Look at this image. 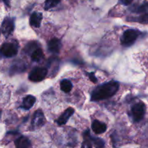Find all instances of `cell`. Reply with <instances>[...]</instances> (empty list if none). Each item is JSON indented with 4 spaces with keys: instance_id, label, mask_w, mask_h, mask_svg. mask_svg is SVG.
Returning <instances> with one entry per match:
<instances>
[{
    "instance_id": "5b68a950",
    "label": "cell",
    "mask_w": 148,
    "mask_h": 148,
    "mask_svg": "<svg viewBox=\"0 0 148 148\" xmlns=\"http://www.w3.org/2000/svg\"><path fill=\"white\" fill-rule=\"evenodd\" d=\"M48 74V69L46 67H36L30 72L29 79L32 82H38L43 80Z\"/></svg>"
},
{
    "instance_id": "ba28073f",
    "label": "cell",
    "mask_w": 148,
    "mask_h": 148,
    "mask_svg": "<svg viewBox=\"0 0 148 148\" xmlns=\"http://www.w3.org/2000/svg\"><path fill=\"white\" fill-rule=\"evenodd\" d=\"M84 138H88L91 141L92 144L95 146V148H104L105 147V142L103 140L98 137H92L90 135L89 130H87L83 134Z\"/></svg>"
},
{
    "instance_id": "9c48e42d",
    "label": "cell",
    "mask_w": 148,
    "mask_h": 148,
    "mask_svg": "<svg viewBox=\"0 0 148 148\" xmlns=\"http://www.w3.org/2000/svg\"><path fill=\"white\" fill-rule=\"evenodd\" d=\"M62 41L59 38H52L48 43V49L52 53H59L62 49Z\"/></svg>"
},
{
    "instance_id": "cb8c5ba5",
    "label": "cell",
    "mask_w": 148,
    "mask_h": 148,
    "mask_svg": "<svg viewBox=\"0 0 148 148\" xmlns=\"http://www.w3.org/2000/svg\"><path fill=\"white\" fill-rule=\"evenodd\" d=\"M120 2H121L123 5H130V4L132 2V0H120Z\"/></svg>"
},
{
    "instance_id": "d4e9b609",
    "label": "cell",
    "mask_w": 148,
    "mask_h": 148,
    "mask_svg": "<svg viewBox=\"0 0 148 148\" xmlns=\"http://www.w3.org/2000/svg\"><path fill=\"white\" fill-rule=\"evenodd\" d=\"M3 1L7 7H10V0H3Z\"/></svg>"
},
{
    "instance_id": "9a60e30c",
    "label": "cell",
    "mask_w": 148,
    "mask_h": 148,
    "mask_svg": "<svg viewBox=\"0 0 148 148\" xmlns=\"http://www.w3.org/2000/svg\"><path fill=\"white\" fill-rule=\"evenodd\" d=\"M43 57H44V54H43V50L39 47L33 51V53H31V59L35 62H40L43 59Z\"/></svg>"
},
{
    "instance_id": "8992f818",
    "label": "cell",
    "mask_w": 148,
    "mask_h": 148,
    "mask_svg": "<svg viewBox=\"0 0 148 148\" xmlns=\"http://www.w3.org/2000/svg\"><path fill=\"white\" fill-rule=\"evenodd\" d=\"M14 30V18L7 17L4 19L1 23V32L6 38L9 37Z\"/></svg>"
},
{
    "instance_id": "7a4b0ae2",
    "label": "cell",
    "mask_w": 148,
    "mask_h": 148,
    "mask_svg": "<svg viewBox=\"0 0 148 148\" xmlns=\"http://www.w3.org/2000/svg\"><path fill=\"white\" fill-rule=\"evenodd\" d=\"M146 112V106L143 102H139L134 104L131 108L130 116L134 122H139L145 116Z\"/></svg>"
},
{
    "instance_id": "484cf974",
    "label": "cell",
    "mask_w": 148,
    "mask_h": 148,
    "mask_svg": "<svg viewBox=\"0 0 148 148\" xmlns=\"http://www.w3.org/2000/svg\"><path fill=\"white\" fill-rule=\"evenodd\" d=\"M0 116H1V111H0Z\"/></svg>"
},
{
    "instance_id": "30bf717a",
    "label": "cell",
    "mask_w": 148,
    "mask_h": 148,
    "mask_svg": "<svg viewBox=\"0 0 148 148\" xmlns=\"http://www.w3.org/2000/svg\"><path fill=\"white\" fill-rule=\"evenodd\" d=\"M75 113V109L72 108H68L62 113V115L56 120V122L59 125H64V124H66L68 121V120L69 119L71 116H72V114Z\"/></svg>"
},
{
    "instance_id": "5bb4252c",
    "label": "cell",
    "mask_w": 148,
    "mask_h": 148,
    "mask_svg": "<svg viewBox=\"0 0 148 148\" xmlns=\"http://www.w3.org/2000/svg\"><path fill=\"white\" fill-rule=\"evenodd\" d=\"M16 148H30L31 143L29 139L25 136H21L18 137L14 141Z\"/></svg>"
},
{
    "instance_id": "4316f807",
    "label": "cell",
    "mask_w": 148,
    "mask_h": 148,
    "mask_svg": "<svg viewBox=\"0 0 148 148\" xmlns=\"http://www.w3.org/2000/svg\"><path fill=\"white\" fill-rule=\"evenodd\" d=\"M0 32H1V30H0Z\"/></svg>"
},
{
    "instance_id": "6da1fadb",
    "label": "cell",
    "mask_w": 148,
    "mask_h": 148,
    "mask_svg": "<svg viewBox=\"0 0 148 148\" xmlns=\"http://www.w3.org/2000/svg\"><path fill=\"white\" fill-rule=\"evenodd\" d=\"M119 86V83L116 81H111L98 85L91 94V101H98L111 98L116 93Z\"/></svg>"
},
{
    "instance_id": "52a82bcc",
    "label": "cell",
    "mask_w": 148,
    "mask_h": 148,
    "mask_svg": "<svg viewBox=\"0 0 148 148\" xmlns=\"http://www.w3.org/2000/svg\"><path fill=\"white\" fill-rule=\"evenodd\" d=\"M46 123V118L41 110H37L33 114L31 121V126L33 129H38L44 125Z\"/></svg>"
},
{
    "instance_id": "7c38bea8",
    "label": "cell",
    "mask_w": 148,
    "mask_h": 148,
    "mask_svg": "<svg viewBox=\"0 0 148 148\" xmlns=\"http://www.w3.org/2000/svg\"><path fill=\"white\" fill-rule=\"evenodd\" d=\"M107 130V126L105 123L98 120H94L92 123V130L97 134H103Z\"/></svg>"
},
{
    "instance_id": "ac0fdd59",
    "label": "cell",
    "mask_w": 148,
    "mask_h": 148,
    "mask_svg": "<svg viewBox=\"0 0 148 148\" xmlns=\"http://www.w3.org/2000/svg\"><path fill=\"white\" fill-rule=\"evenodd\" d=\"M38 43L36 41H32L30 42L29 43H27V45L25 46L24 49V51L26 53H33V51L36 50L38 47Z\"/></svg>"
},
{
    "instance_id": "603a6c76",
    "label": "cell",
    "mask_w": 148,
    "mask_h": 148,
    "mask_svg": "<svg viewBox=\"0 0 148 148\" xmlns=\"http://www.w3.org/2000/svg\"><path fill=\"white\" fill-rule=\"evenodd\" d=\"M86 74L88 75L89 79H90V80L92 81L93 83H96L97 81H98V79H97V78H96V77H95L94 72H90V73H88V72H86Z\"/></svg>"
},
{
    "instance_id": "e0dca14e",
    "label": "cell",
    "mask_w": 148,
    "mask_h": 148,
    "mask_svg": "<svg viewBox=\"0 0 148 148\" xmlns=\"http://www.w3.org/2000/svg\"><path fill=\"white\" fill-rule=\"evenodd\" d=\"M25 66L23 65V64L17 62V63H15L14 64H13V66L11 67V69H10V74L23 72L25 70Z\"/></svg>"
},
{
    "instance_id": "3957f363",
    "label": "cell",
    "mask_w": 148,
    "mask_h": 148,
    "mask_svg": "<svg viewBox=\"0 0 148 148\" xmlns=\"http://www.w3.org/2000/svg\"><path fill=\"white\" fill-rule=\"evenodd\" d=\"M140 32L135 29H128L125 30L121 38V43L124 46H130L134 44L138 38Z\"/></svg>"
},
{
    "instance_id": "277c9868",
    "label": "cell",
    "mask_w": 148,
    "mask_h": 148,
    "mask_svg": "<svg viewBox=\"0 0 148 148\" xmlns=\"http://www.w3.org/2000/svg\"><path fill=\"white\" fill-rule=\"evenodd\" d=\"M18 52V46L14 42H7L3 43L0 48V55L6 58L13 57Z\"/></svg>"
},
{
    "instance_id": "2e32d148",
    "label": "cell",
    "mask_w": 148,
    "mask_h": 148,
    "mask_svg": "<svg viewBox=\"0 0 148 148\" xmlns=\"http://www.w3.org/2000/svg\"><path fill=\"white\" fill-rule=\"evenodd\" d=\"M72 83L70 80L67 79H64L61 81L60 82V88L63 92L68 93L70 92L72 89Z\"/></svg>"
},
{
    "instance_id": "4fadbf2b",
    "label": "cell",
    "mask_w": 148,
    "mask_h": 148,
    "mask_svg": "<svg viewBox=\"0 0 148 148\" xmlns=\"http://www.w3.org/2000/svg\"><path fill=\"white\" fill-rule=\"evenodd\" d=\"M36 101V97H34L33 95H27V96L23 98V103H22V105L20 106V108H23L25 110L30 109L35 104Z\"/></svg>"
},
{
    "instance_id": "ffe728a7",
    "label": "cell",
    "mask_w": 148,
    "mask_h": 148,
    "mask_svg": "<svg viewBox=\"0 0 148 148\" xmlns=\"http://www.w3.org/2000/svg\"><path fill=\"white\" fill-rule=\"evenodd\" d=\"M132 21L137 22L141 24H148V13H145V14H142L141 15L139 16L137 18H132Z\"/></svg>"
},
{
    "instance_id": "7402d4cb",
    "label": "cell",
    "mask_w": 148,
    "mask_h": 148,
    "mask_svg": "<svg viewBox=\"0 0 148 148\" xmlns=\"http://www.w3.org/2000/svg\"><path fill=\"white\" fill-rule=\"evenodd\" d=\"M81 148H92V143L88 138H84Z\"/></svg>"
},
{
    "instance_id": "44dd1931",
    "label": "cell",
    "mask_w": 148,
    "mask_h": 148,
    "mask_svg": "<svg viewBox=\"0 0 148 148\" xmlns=\"http://www.w3.org/2000/svg\"><path fill=\"white\" fill-rule=\"evenodd\" d=\"M134 12L140 14H145L148 13V3H144L142 5L139 6L135 9Z\"/></svg>"
},
{
    "instance_id": "d6986e66",
    "label": "cell",
    "mask_w": 148,
    "mask_h": 148,
    "mask_svg": "<svg viewBox=\"0 0 148 148\" xmlns=\"http://www.w3.org/2000/svg\"><path fill=\"white\" fill-rule=\"evenodd\" d=\"M61 0H46L44 3V9L49 10L57 6L60 3Z\"/></svg>"
},
{
    "instance_id": "8fae6325",
    "label": "cell",
    "mask_w": 148,
    "mask_h": 148,
    "mask_svg": "<svg viewBox=\"0 0 148 148\" xmlns=\"http://www.w3.org/2000/svg\"><path fill=\"white\" fill-rule=\"evenodd\" d=\"M42 19H43V14L40 12H34L31 14L30 17V25L32 27H40L41 24Z\"/></svg>"
}]
</instances>
